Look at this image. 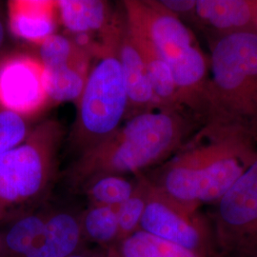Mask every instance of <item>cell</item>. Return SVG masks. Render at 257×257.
<instances>
[{"mask_svg": "<svg viewBox=\"0 0 257 257\" xmlns=\"http://www.w3.org/2000/svg\"><path fill=\"white\" fill-rule=\"evenodd\" d=\"M257 158V137L242 128L205 122L150 175L170 198L200 207L217 203Z\"/></svg>", "mask_w": 257, "mask_h": 257, "instance_id": "cell-1", "label": "cell"}, {"mask_svg": "<svg viewBox=\"0 0 257 257\" xmlns=\"http://www.w3.org/2000/svg\"><path fill=\"white\" fill-rule=\"evenodd\" d=\"M198 118L184 109H156L136 114L108 138L81 152L67 172L68 182L82 191L104 175H137L160 165L200 128Z\"/></svg>", "mask_w": 257, "mask_h": 257, "instance_id": "cell-2", "label": "cell"}, {"mask_svg": "<svg viewBox=\"0 0 257 257\" xmlns=\"http://www.w3.org/2000/svg\"><path fill=\"white\" fill-rule=\"evenodd\" d=\"M204 123L242 128L257 137V33L213 41Z\"/></svg>", "mask_w": 257, "mask_h": 257, "instance_id": "cell-3", "label": "cell"}, {"mask_svg": "<svg viewBox=\"0 0 257 257\" xmlns=\"http://www.w3.org/2000/svg\"><path fill=\"white\" fill-rule=\"evenodd\" d=\"M63 136L58 121L44 120L21 143L0 155V224L34 211L50 191Z\"/></svg>", "mask_w": 257, "mask_h": 257, "instance_id": "cell-4", "label": "cell"}, {"mask_svg": "<svg viewBox=\"0 0 257 257\" xmlns=\"http://www.w3.org/2000/svg\"><path fill=\"white\" fill-rule=\"evenodd\" d=\"M116 46L117 39L92 57L82 93L75 103L72 142L80 153L108 138L128 116V92Z\"/></svg>", "mask_w": 257, "mask_h": 257, "instance_id": "cell-5", "label": "cell"}, {"mask_svg": "<svg viewBox=\"0 0 257 257\" xmlns=\"http://www.w3.org/2000/svg\"><path fill=\"white\" fill-rule=\"evenodd\" d=\"M216 204L212 228L220 257L257 255V158Z\"/></svg>", "mask_w": 257, "mask_h": 257, "instance_id": "cell-6", "label": "cell"}, {"mask_svg": "<svg viewBox=\"0 0 257 257\" xmlns=\"http://www.w3.org/2000/svg\"><path fill=\"white\" fill-rule=\"evenodd\" d=\"M139 230L198 255L220 257L212 224L199 207L174 200L152 183Z\"/></svg>", "mask_w": 257, "mask_h": 257, "instance_id": "cell-7", "label": "cell"}, {"mask_svg": "<svg viewBox=\"0 0 257 257\" xmlns=\"http://www.w3.org/2000/svg\"><path fill=\"white\" fill-rule=\"evenodd\" d=\"M37 47L50 103H76L90 72L92 56L68 35L55 34Z\"/></svg>", "mask_w": 257, "mask_h": 257, "instance_id": "cell-8", "label": "cell"}, {"mask_svg": "<svg viewBox=\"0 0 257 257\" xmlns=\"http://www.w3.org/2000/svg\"><path fill=\"white\" fill-rule=\"evenodd\" d=\"M51 105L36 54L6 52L0 58V107L32 120Z\"/></svg>", "mask_w": 257, "mask_h": 257, "instance_id": "cell-9", "label": "cell"}, {"mask_svg": "<svg viewBox=\"0 0 257 257\" xmlns=\"http://www.w3.org/2000/svg\"><path fill=\"white\" fill-rule=\"evenodd\" d=\"M194 22L214 40L239 33H257V0H196Z\"/></svg>", "mask_w": 257, "mask_h": 257, "instance_id": "cell-10", "label": "cell"}, {"mask_svg": "<svg viewBox=\"0 0 257 257\" xmlns=\"http://www.w3.org/2000/svg\"><path fill=\"white\" fill-rule=\"evenodd\" d=\"M116 52L128 92L127 118L144 111L160 109L153 92L144 60L128 29L124 13Z\"/></svg>", "mask_w": 257, "mask_h": 257, "instance_id": "cell-11", "label": "cell"}, {"mask_svg": "<svg viewBox=\"0 0 257 257\" xmlns=\"http://www.w3.org/2000/svg\"><path fill=\"white\" fill-rule=\"evenodd\" d=\"M6 17L10 34L36 46L56 34L59 24L56 1L50 0L8 1Z\"/></svg>", "mask_w": 257, "mask_h": 257, "instance_id": "cell-12", "label": "cell"}, {"mask_svg": "<svg viewBox=\"0 0 257 257\" xmlns=\"http://www.w3.org/2000/svg\"><path fill=\"white\" fill-rule=\"evenodd\" d=\"M85 242L79 214L48 211L45 230L27 257H70L84 249Z\"/></svg>", "mask_w": 257, "mask_h": 257, "instance_id": "cell-13", "label": "cell"}, {"mask_svg": "<svg viewBox=\"0 0 257 257\" xmlns=\"http://www.w3.org/2000/svg\"><path fill=\"white\" fill-rule=\"evenodd\" d=\"M56 6L59 23L72 36L101 34L116 21L107 1L58 0Z\"/></svg>", "mask_w": 257, "mask_h": 257, "instance_id": "cell-14", "label": "cell"}, {"mask_svg": "<svg viewBox=\"0 0 257 257\" xmlns=\"http://www.w3.org/2000/svg\"><path fill=\"white\" fill-rule=\"evenodd\" d=\"M45 211L25 212L0 230L3 257H27L37 246L46 225Z\"/></svg>", "mask_w": 257, "mask_h": 257, "instance_id": "cell-15", "label": "cell"}, {"mask_svg": "<svg viewBox=\"0 0 257 257\" xmlns=\"http://www.w3.org/2000/svg\"><path fill=\"white\" fill-rule=\"evenodd\" d=\"M83 236L105 251L114 248L119 242L117 208L90 205L79 214Z\"/></svg>", "mask_w": 257, "mask_h": 257, "instance_id": "cell-16", "label": "cell"}, {"mask_svg": "<svg viewBox=\"0 0 257 257\" xmlns=\"http://www.w3.org/2000/svg\"><path fill=\"white\" fill-rule=\"evenodd\" d=\"M107 252L110 257H203L141 230Z\"/></svg>", "mask_w": 257, "mask_h": 257, "instance_id": "cell-17", "label": "cell"}, {"mask_svg": "<svg viewBox=\"0 0 257 257\" xmlns=\"http://www.w3.org/2000/svg\"><path fill=\"white\" fill-rule=\"evenodd\" d=\"M137 177L130 179L124 175H104L88 184L82 192L90 205L117 208L125 202L134 192Z\"/></svg>", "mask_w": 257, "mask_h": 257, "instance_id": "cell-18", "label": "cell"}, {"mask_svg": "<svg viewBox=\"0 0 257 257\" xmlns=\"http://www.w3.org/2000/svg\"><path fill=\"white\" fill-rule=\"evenodd\" d=\"M137 184L131 196L117 207L119 242L140 229V223L147 205L151 183L147 175H136ZM118 242V243H119Z\"/></svg>", "mask_w": 257, "mask_h": 257, "instance_id": "cell-19", "label": "cell"}, {"mask_svg": "<svg viewBox=\"0 0 257 257\" xmlns=\"http://www.w3.org/2000/svg\"><path fill=\"white\" fill-rule=\"evenodd\" d=\"M33 128L31 120L0 107V155L21 143Z\"/></svg>", "mask_w": 257, "mask_h": 257, "instance_id": "cell-20", "label": "cell"}, {"mask_svg": "<svg viewBox=\"0 0 257 257\" xmlns=\"http://www.w3.org/2000/svg\"><path fill=\"white\" fill-rule=\"evenodd\" d=\"M159 4L183 21V19H193L196 8V0H159Z\"/></svg>", "mask_w": 257, "mask_h": 257, "instance_id": "cell-21", "label": "cell"}, {"mask_svg": "<svg viewBox=\"0 0 257 257\" xmlns=\"http://www.w3.org/2000/svg\"><path fill=\"white\" fill-rule=\"evenodd\" d=\"M8 27H7V17L6 10H4L3 5L0 3V58L4 55L5 47L8 37Z\"/></svg>", "mask_w": 257, "mask_h": 257, "instance_id": "cell-22", "label": "cell"}, {"mask_svg": "<svg viewBox=\"0 0 257 257\" xmlns=\"http://www.w3.org/2000/svg\"><path fill=\"white\" fill-rule=\"evenodd\" d=\"M70 257H110L108 252L99 249V250H92V249H86L84 248L82 250L74 253Z\"/></svg>", "mask_w": 257, "mask_h": 257, "instance_id": "cell-23", "label": "cell"}, {"mask_svg": "<svg viewBox=\"0 0 257 257\" xmlns=\"http://www.w3.org/2000/svg\"><path fill=\"white\" fill-rule=\"evenodd\" d=\"M0 257H3V250H2V245H1V236H0Z\"/></svg>", "mask_w": 257, "mask_h": 257, "instance_id": "cell-24", "label": "cell"}, {"mask_svg": "<svg viewBox=\"0 0 257 257\" xmlns=\"http://www.w3.org/2000/svg\"><path fill=\"white\" fill-rule=\"evenodd\" d=\"M255 257H257V255H256V256H255Z\"/></svg>", "mask_w": 257, "mask_h": 257, "instance_id": "cell-25", "label": "cell"}]
</instances>
